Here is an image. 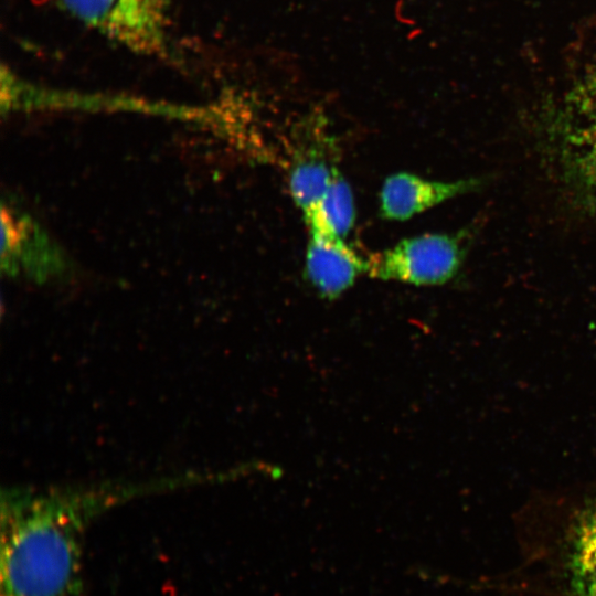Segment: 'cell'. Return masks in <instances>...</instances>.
Instances as JSON below:
<instances>
[{
	"label": "cell",
	"mask_w": 596,
	"mask_h": 596,
	"mask_svg": "<svg viewBox=\"0 0 596 596\" xmlns=\"http://www.w3.org/2000/svg\"><path fill=\"white\" fill-rule=\"evenodd\" d=\"M134 487L10 490L1 508V596H78L82 534Z\"/></svg>",
	"instance_id": "cell-1"
},
{
	"label": "cell",
	"mask_w": 596,
	"mask_h": 596,
	"mask_svg": "<svg viewBox=\"0 0 596 596\" xmlns=\"http://www.w3.org/2000/svg\"><path fill=\"white\" fill-rule=\"evenodd\" d=\"M539 148L567 202L596 217V73L579 77L547 107Z\"/></svg>",
	"instance_id": "cell-2"
},
{
	"label": "cell",
	"mask_w": 596,
	"mask_h": 596,
	"mask_svg": "<svg viewBox=\"0 0 596 596\" xmlns=\"http://www.w3.org/2000/svg\"><path fill=\"white\" fill-rule=\"evenodd\" d=\"M467 235L426 233L404 238L368 258L370 277L415 286H436L451 280L460 270Z\"/></svg>",
	"instance_id": "cell-3"
},
{
	"label": "cell",
	"mask_w": 596,
	"mask_h": 596,
	"mask_svg": "<svg viewBox=\"0 0 596 596\" xmlns=\"http://www.w3.org/2000/svg\"><path fill=\"white\" fill-rule=\"evenodd\" d=\"M60 1L71 15L134 52L166 53L168 0Z\"/></svg>",
	"instance_id": "cell-4"
},
{
	"label": "cell",
	"mask_w": 596,
	"mask_h": 596,
	"mask_svg": "<svg viewBox=\"0 0 596 596\" xmlns=\"http://www.w3.org/2000/svg\"><path fill=\"white\" fill-rule=\"evenodd\" d=\"M2 270L10 275L24 272L46 279L64 269L61 252L45 234L20 212L2 206Z\"/></svg>",
	"instance_id": "cell-5"
},
{
	"label": "cell",
	"mask_w": 596,
	"mask_h": 596,
	"mask_svg": "<svg viewBox=\"0 0 596 596\" xmlns=\"http://www.w3.org/2000/svg\"><path fill=\"white\" fill-rule=\"evenodd\" d=\"M480 179L437 181L409 172L389 175L380 191V214L389 221H405L459 195L480 188Z\"/></svg>",
	"instance_id": "cell-6"
},
{
	"label": "cell",
	"mask_w": 596,
	"mask_h": 596,
	"mask_svg": "<svg viewBox=\"0 0 596 596\" xmlns=\"http://www.w3.org/2000/svg\"><path fill=\"white\" fill-rule=\"evenodd\" d=\"M305 273L320 297L333 300L347 291L359 276L368 273V259L344 240L309 233Z\"/></svg>",
	"instance_id": "cell-7"
},
{
	"label": "cell",
	"mask_w": 596,
	"mask_h": 596,
	"mask_svg": "<svg viewBox=\"0 0 596 596\" xmlns=\"http://www.w3.org/2000/svg\"><path fill=\"white\" fill-rule=\"evenodd\" d=\"M304 219L309 233L341 240L350 233L355 221L354 198L338 169L322 198Z\"/></svg>",
	"instance_id": "cell-8"
},
{
	"label": "cell",
	"mask_w": 596,
	"mask_h": 596,
	"mask_svg": "<svg viewBox=\"0 0 596 596\" xmlns=\"http://www.w3.org/2000/svg\"><path fill=\"white\" fill-rule=\"evenodd\" d=\"M573 596H596V502L578 517L568 555Z\"/></svg>",
	"instance_id": "cell-9"
},
{
	"label": "cell",
	"mask_w": 596,
	"mask_h": 596,
	"mask_svg": "<svg viewBox=\"0 0 596 596\" xmlns=\"http://www.w3.org/2000/svg\"><path fill=\"white\" fill-rule=\"evenodd\" d=\"M318 156L306 155L291 164L288 174V188L294 203L302 215L311 210L322 198L336 172Z\"/></svg>",
	"instance_id": "cell-10"
}]
</instances>
